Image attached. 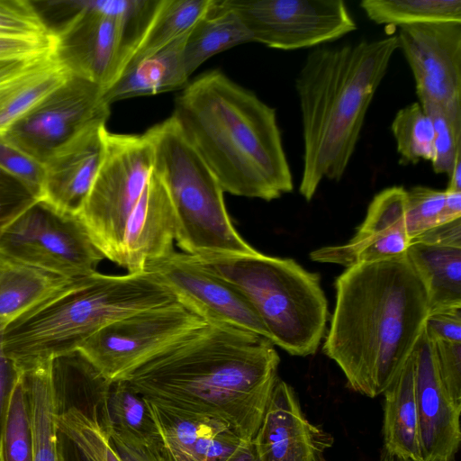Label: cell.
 I'll use <instances>...</instances> for the list:
<instances>
[{
	"mask_svg": "<svg viewBox=\"0 0 461 461\" xmlns=\"http://www.w3.org/2000/svg\"><path fill=\"white\" fill-rule=\"evenodd\" d=\"M279 363L268 339L207 322L123 380L149 401L222 420L252 441L278 379Z\"/></svg>",
	"mask_w": 461,
	"mask_h": 461,
	"instance_id": "obj_1",
	"label": "cell"
},
{
	"mask_svg": "<svg viewBox=\"0 0 461 461\" xmlns=\"http://www.w3.org/2000/svg\"><path fill=\"white\" fill-rule=\"evenodd\" d=\"M322 347L355 392L383 393L410 358L429 315L425 287L406 253L350 267L335 281Z\"/></svg>",
	"mask_w": 461,
	"mask_h": 461,
	"instance_id": "obj_2",
	"label": "cell"
},
{
	"mask_svg": "<svg viewBox=\"0 0 461 461\" xmlns=\"http://www.w3.org/2000/svg\"><path fill=\"white\" fill-rule=\"evenodd\" d=\"M172 116L223 192L271 201L293 191L276 110L222 72L187 84Z\"/></svg>",
	"mask_w": 461,
	"mask_h": 461,
	"instance_id": "obj_3",
	"label": "cell"
},
{
	"mask_svg": "<svg viewBox=\"0 0 461 461\" xmlns=\"http://www.w3.org/2000/svg\"><path fill=\"white\" fill-rule=\"evenodd\" d=\"M397 50V35H389L322 45L307 55L295 78L303 140L299 193L307 202L323 180L339 181L345 174L369 105Z\"/></svg>",
	"mask_w": 461,
	"mask_h": 461,
	"instance_id": "obj_4",
	"label": "cell"
},
{
	"mask_svg": "<svg viewBox=\"0 0 461 461\" xmlns=\"http://www.w3.org/2000/svg\"><path fill=\"white\" fill-rule=\"evenodd\" d=\"M152 273L97 271L67 285L4 327L3 347L16 366L76 351L93 334L125 316L176 302Z\"/></svg>",
	"mask_w": 461,
	"mask_h": 461,
	"instance_id": "obj_5",
	"label": "cell"
},
{
	"mask_svg": "<svg viewBox=\"0 0 461 461\" xmlns=\"http://www.w3.org/2000/svg\"><path fill=\"white\" fill-rule=\"evenodd\" d=\"M194 257L247 297L274 345L298 357L318 350L329 319L319 274L306 270L292 258L258 251L252 255Z\"/></svg>",
	"mask_w": 461,
	"mask_h": 461,
	"instance_id": "obj_6",
	"label": "cell"
},
{
	"mask_svg": "<svg viewBox=\"0 0 461 461\" xmlns=\"http://www.w3.org/2000/svg\"><path fill=\"white\" fill-rule=\"evenodd\" d=\"M153 170L161 178L176 217V240L193 256L258 252L236 230L218 180L171 115L145 132Z\"/></svg>",
	"mask_w": 461,
	"mask_h": 461,
	"instance_id": "obj_7",
	"label": "cell"
},
{
	"mask_svg": "<svg viewBox=\"0 0 461 461\" xmlns=\"http://www.w3.org/2000/svg\"><path fill=\"white\" fill-rule=\"evenodd\" d=\"M66 4L70 11L68 17L51 30L52 57L69 75L105 91L122 75L149 23L154 12L150 14L152 2L96 0Z\"/></svg>",
	"mask_w": 461,
	"mask_h": 461,
	"instance_id": "obj_8",
	"label": "cell"
},
{
	"mask_svg": "<svg viewBox=\"0 0 461 461\" xmlns=\"http://www.w3.org/2000/svg\"><path fill=\"white\" fill-rule=\"evenodd\" d=\"M153 170V148L145 133L106 131L98 172L78 217L95 245L119 265L128 218Z\"/></svg>",
	"mask_w": 461,
	"mask_h": 461,
	"instance_id": "obj_9",
	"label": "cell"
},
{
	"mask_svg": "<svg viewBox=\"0 0 461 461\" xmlns=\"http://www.w3.org/2000/svg\"><path fill=\"white\" fill-rule=\"evenodd\" d=\"M0 254L75 279L96 272L105 258L78 217L38 199L5 230Z\"/></svg>",
	"mask_w": 461,
	"mask_h": 461,
	"instance_id": "obj_10",
	"label": "cell"
},
{
	"mask_svg": "<svg viewBox=\"0 0 461 461\" xmlns=\"http://www.w3.org/2000/svg\"><path fill=\"white\" fill-rule=\"evenodd\" d=\"M206 323L176 301L117 320L89 337L77 350L113 383L123 380Z\"/></svg>",
	"mask_w": 461,
	"mask_h": 461,
	"instance_id": "obj_11",
	"label": "cell"
},
{
	"mask_svg": "<svg viewBox=\"0 0 461 461\" xmlns=\"http://www.w3.org/2000/svg\"><path fill=\"white\" fill-rule=\"evenodd\" d=\"M253 42L293 50L316 48L357 30L342 0H225Z\"/></svg>",
	"mask_w": 461,
	"mask_h": 461,
	"instance_id": "obj_12",
	"label": "cell"
},
{
	"mask_svg": "<svg viewBox=\"0 0 461 461\" xmlns=\"http://www.w3.org/2000/svg\"><path fill=\"white\" fill-rule=\"evenodd\" d=\"M110 106L100 86L69 75L61 86L1 136L44 164L86 127L106 122Z\"/></svg>",
	"mask_w": 461,
	"mask_h": 461,
	"instance_id": "obj_13",
	"label": "cell"
},
{
	"mask_svg": "<svg viewBox=\"0 0 461 461\" xmlns=\"http://www.w3.org/2000/svg\"><path fill=\"white\" fill-rule=\"evenodd\" d=\"M144 270L152 273L179 303L206 322L240 329L270 341L267 330L247 297L194 256L174 249L147 263Z\"/></svg>",
	"mask_w": 461,
	"mask_h": 461,
	"instance_id": "obj_14",
	"label": "cell"
},
{
	"mask_svg": "<svg viewBox=\"0 0 461 461\" xmlns=\"http://www.w3.org/2000/svg\"><path fill=\"white\" fill-rule=\"evenodd\" d=\"M397 38L412 72L420 104L461 108V23L402 26Z\"/></svg>",
	"mask_w": 461,
	"mask_h": 461,
	"instance_id": "obj_15",
	"label": "cell"
},
{
	"mask_svg": "<svg viewBox=\"0 0 461 461\" xmlns=\"http://www.w3.org/2000/svg\"><path fill=\"white\" fill-rule=\"evenodd\" d=\"M411 357L422 460L455 461L461 441V410L441 382L433 341L424 330Z\"/></svg>",
	"mask_w": 461,
	"mask_h": 461,
	"instance_id": "obj_16",
	"label": "cell"
},
{
	"mask_svg": "<svg viewBox=\"0 0 461 461\" xmlns=\"http://www.w3.org/2000/svg\"><path fill=\"white\" fill-rule=\"evenodd\" d=\"M407 190L387 187L375 195L363 222L347 243L310 253L312 261L346 268L402 256L410 245L404 223Z\"/></svg>",
	"mask_w": 461,
	"mask_h": 461,
	"instance_id": "obj_17",
	"label": "cell"
},
{
	"mask_svg": "<svg viewBox=\"0 0 461 461\" xmlns=\"http://www.w3.org/2000/svg\"><path fill=\"white\" fill-rule=\"evenodd\" d=\"M333 441L307 420L293 387L278 377L252 440L259 461H325Z\"/></svg>",
	"mask_w": 461,
	"mask_h": 461,
	"instance_id": "obj_18",
	"label": "cell"
},
{
	"mask_svg": "<svg viewBox=\"0 0 461 461\" xmlns=\"http://www.w3.org/2000/svg\"><path fill=\"white\" fill-rule=\"evenodd\" d=\"M105 124L103 121L89 125L43 164L41 199L61 212L79 214L102 162Z\"/></svg>",
	"mask_w": 461,
	"mask_h": 461,
	"instance_id": "obj_19",
	"label": "cell"
},
{
	"mask_svg": "<svg viewBox=\"0 0 461 461\" xmlns=\"http://www.w3.org/2000/svg\"><path fill=\"white\" fill-rule=\"evenodd\" d=\"M146 400L160 438V461H227L246 441L222 420Z\"/></svg>",
	"mask_w": 461,
	"mask_h": 461,
	"instance_id": "obj_20",
	"label": "cell"
},
{
	"mask_svg": "<svg viewBox=\"0 0 461 461\" xmlns=\"http://www.w3.org/2000/svg\"><path fill=\"white\" fill-rule=\"evenodd\" d=\"M176 217L161 178L152 170L124 230L119 266L128 273L142 272L147 263L174 250Z\"/></svg>",
	"mask_w": 461,
	"mask_h": 461,
	"instance_id": "obj_21",
	"label": "cell"
},
{
	"mask_svg": "<svg viewBox=\"0 0 461 461\" xmlns=\"http://www.w3.org/2000/svg\"><path fill=\"white\" fill-rule=\"evenodd\" d=\"M16 366L27 396L32 461H63L61 434L54 420L60 410V396L53 377L51 360Z\"/></svg>",
	"mask_w": 461,
	"mask_h": 461,
	"instance_id": "obj_22",
	"label": "cell"
},
{
	"mask_svg": "<svg viewBox=\"0 0 461 461\" xmlns=\"http://www.w3.org/2000/svg\"><path fill=\"white\" fill-rule=\"evenodd\" d=\"M188 32L127 68L104 91L105 102L111 105L114 102L131 97L185 88L189 78L184 62Z\"/></svg>",
	"mask_w": 461,
	"mask_h": 461,
	"instance_id": "obj_23",
	"label": "cell"
},
{
	"mask_svg": "<svg viewBox=\"0 0 461 461\" xmlns=\"http://www.w3.org/2000/svg\"><path fill=\"white\" fill-rule=\"evenodd\" d=\"M383 393L384 449L390 454L423 461L411 355Z\"/></svg>",
	"mask_w": 461,
	"mask_h": 461,
	"instance_id": "obj_24",
	"label": "cell"
},
{
	"mask_svg": "<svg viewBox=\"0 0 461 461\" xmlns=\"http://www.w3.org/2000/svg\"><path fill=\"white\" fill-rule=\"evenodd\" d=\"M406 255L425 287L429 313L461 308V248L412 242Z\"/></svg>",
	"mask_w": 461,
	"mask_h": 461,
	"instance_id": "obj_25",
	"label": "cell"
},
{
	"mask_svg": "<svg viewBox=\"0 0 461 461\" xmlns=\"http://www.w3.org/2000/svg\"><path fill=\"white\" fill-rule=\"evenodd\" d=\"M69 74L52 54L39 59L0 86V135L61 86Z\"/></svg>",
	"mask_w": 461,
	"mask_h": 461,
	"instance_id": "obj_26",
	"label": "cell"
},
{
	"mask_svg": "<svg viewBox=\"0 0 461 461\" xmlns=\"http://www.w3.org/2000/svg\"><path fill=\"white\" fill-rule=\"evenodd\" d=\"M72 280L0 254V328Z\"/></svg>",
	"mask_w": 461,
	"mask_h": 461,
	"instance_id": "obj_27",
	"label": "cell"
},
{
	"mask_svg": "<svg viewBox=\"0 0 461 461\" xmlns=\"http://www.w3.org/2000/svg\"><path fill=\"white\" fill-rule=\"evenodd\" d=\"M246 42L253 41L239 15L225 0H213L187 34L184 50L187 75L190 77L213 55Z\"/></svg>",
	"mask_w": 461,
	"mask_h": 461,
	"instance_id": "obj_28",
	"label": "cell"
},
{
	"mask_svg": "<svg viewBox=\"0 0 461 461\" xmlns=\"http://www.w3.org/2000/svg\"><path fill=\"white\" fill-rule=\"evenodd\" d=\"M212 3L213 0H158L123 71L187 33L208 12Z\"/></svg>",
	"mask_w": 461,
	"mask_h": 461,
	"instance_id": "obj_29",
	"label": "cell"
},
{
	"mask_svg": "<svg viewBox=\"0 0 461 461\" xmlns=\"http://www.w3.org/2000/svg\"><path fill=\"white\" fill-rule=\"evenodd\" d=\"M100 425L106 432L158 449L160 438L148 401L124 380L110 384Z\"/></svg>",
	"mask_w": 461,
	"mask_h": 461,
	"instance_id": "obj_30",
	"label": "cell"
},
{
	"mask_svg": "<svg viewBox=\"0 0 461 461\" xmlns=\"http://www.w3.org/2000/svg\"><path fill=\"white\" fill-rule=\"evenodd\" d=\"M360 7L375 23L399 28L429 23H461L460 0H364Z\"/></svg>",
	"mask_w": 461,
	"mask_h": 461,
	"instance_id": "obj_31",
	"label": "cell"
},
{
	"mask_svg": "<svg viewBox=\"0 0 461 461\" xmlns=\"http://www.w3.org/2000/svg\"><path fill=\"white\" fill-rule=\"evenodd\" d=\"M32 436L28 402L18 369L0 429V461H32Z\"/></svg>",
	"mask_w": 461,
	"mask_h": 461,
	"instance_id": "obj_32",
	"label": "cell"
},
{
	"mask_svg": "<svg viewBox=\"0 0 461 461\" xmlns=\"http://www.w3.org/2000/svg\"><path fill=\"white\" fill-rule=\"evenodd\" d=\"M391 131L402 164L432 160L434 127L430 117L419 102L408 104L397 112L392 122Z\"/></svg>",
	"mask_w": 461,
	"mask_h": 461,
	"instance_id": "obj_33",
	"label": "cell"
},
{
	"mask_svg": "<svg viewBox=\"0 0 461 461\" xmlns=\"http://www.w3.org/2000/svg\"><path fill=\"white\" fill-rule=\"evenodd\" d=\"M54 420L59 432L92 461H121L97 416L71 405L59 410Z\"/></svg>",
	"mask_w": 461,
	"mask_h": 461,
	"instance_id": "obj_34",
	"label": "cell"
},
{
	"mask_svg": "<svg viewBox=\"0 0 461 461\" xmlns=\"http://www.w3.org/2000/svg\"><path fill=\"white\" fill-rule=\"evenodd\" d=\"M421 107L434 127V155L430 161L433 171L449 176L461 158V108L445 110L432 104Z\"/></svg>",
	"mask_w": 461,
	"mask_h": 461,
	"instance_id": "obj_35",
	"label": "cell"
},
{
	"mask_svg": "<svg viewBox=\"0 0 461 461\" xmlns=\"http://www.w3.org/2000/svg\"><path fill=\"white\" fill-rule=\"evenodd\" d=\"M445 190L417 185L407 190L404 223L410 241L440 224Z\"/></svg>",
	"mask_w": 461,
	"mask_h": 461,
	"instance_id": "obj_36",
	"label": "cell"
},
{
	"mask_svg": "<svg viewBox=\"0 0 461 461\" xmlns=\"http://www.w3.org/2000/svg\"><path fill=\"white\" fill-rule=\"evenodd\" d=\"M51 33L33 2L0 0V34L49 36Z\"/></svg>",
	"mask_w": 461,
	"mask_h": 461,
	"instance_id": "obj_37",
	"label": "cell"
},
{
	"mask_svg": "<svg viewBox=\"0 0 461 461\" xmlns=\"http://www.w3.org/2000/svg\"><path fill=\"white\" fill-rule=\"evenodd\" d=\"M0 168L25 185L41 199L44 182V166L0 135Z\"/></svg>",
	"mask_w": 461,
	"mask_h": 461,
	"instance_id": "obj_38",
	"label": "cell"
},
{
	"mask_svg": "<svg viewBox=\"0 0 461 461\" xmlns=\"http://www.w3.org/2000/svg\"><path fill=\"white\" fill-rule=\"evenodd\" d=\"M432 341L441 382L454 405L461 410V342Z\"/></svg>",
	"mask_w": 461,
	"mask_h": 461,
	"instance_id": "obj_39",
	"label": "cell"
},
{
	"mask_svg": "<svg viewBox=\"0 0 461 461\" xmlns=\"http://www.w3.org/2000/svg\"><path fill=\"white\" fill-rule=\"evenodd\" d=\"M37 200L25 185L0 168V238L9 224Z\"/></svg>",
	"mask_w": 461,
	"mask_h": 461,
	"instance_id": "obj_40",
	"label": "cell"
},
{
	"mask_svg": "<svg viewBox=\"0 0 461 461\" xmlns=\"http://www.w3.org/2000/svg\"><path fill=\"white\" fill-rule=\"evenodd\" d=\"M52 33L49 36L0 34V62L34 60L52 53Z\"/></svg>",
	"mask_w": 461,
	"mask_h": 461,
	"instance_id": "obj_41",
	"label": "cell"
},
{
	"mask_svg": "<svg viewBox=\"0 0 461 461\" xmlns=\"http://www.w3.org/2000/svg\"><path fill=\"white\" fill-rule=\"evenodd\" d=\"M424 330L432 340L461 342V308L429 313Z\"/></svg>",
	"mask_w": 461,
	"mask_h": 461,
	"instance_id": "obj_42",
	"label": "cell"
},
{
	"mask_svg": "<svg viewBox=\"0 0 461 461\" xmlns=\"http://www.w3.org/2000/svg\"><path fill=\"white\" fill-rule=\"evenodd\" d=\"M110 443L121 461H160L158 447L107 432Z\"/></svg>",
	"mask_w": 461,
	"mask_h": 461,
	"instance_id": "obj_43",
	"label": "cell"
},
{
	"mask_svg": "<svg viewBox=\"0 0 461 461\" xmlns=\"http://www.w3.org/2000/svg\"><path fill=\"white\" fill-rule=\"evenodd\" d=\"M461 248V218L438 224L410 241Z\"/></svg>",
	"mask_w": 461,
	"mask_h": 461,
	"instance_id": "obj_44",
	"label": "cell"
},
{
	"mask_svg": "<svg viewBox=\"0 0 461 461\" xmlns=\"http://www.w3.org/2000/svg\"><path fill=\"white\" fill-rule=\"evenodd\" d=\"M3 330L4 327L0 328V429L6 402L18 375L14 361L5 352Z\"/></svg>",
	"mask_w": 461,
	"mask_h": 461,
	"instance_id": "obj_45",
	"label": "cell"
},
{
	"mask_svg": "<svg viewBox=\"0 0 461 461\" xmlns=\"http://www.w3.org/2000/svg\"><path fill=\"white\" fill-rule=\"evenodd\" d=\"M458 218H461V191L446 189L440 224Z\"/></svg>",
	"mask_w": 461,
	"mask_h": 461,
	"instance_id": "obj_46",
	"label": "cell"
},
{
	"mask_svg": "<svg viewBox=\"0 0 461 461\" xmlns=\"http://www.w3.org/2000/svg\"><path fill=\"white\" fill-rule=\"evenodd\" d=\"M35 60L37 59L0 62V86L14 75L18 74L19 72L26 68L30 64H32Z\"/></svg>",
	"mask_w": 461,
	"mask_h": 461,
	"instance_id": "obj_47",
	"label": "cell"
},
{
	"mask_svg": "<svg viewBox=\"0 0 461 461\" xmlns=\"http://www.w3.org/2000/svg\"><path fill=\"white\" fill-rule=\"evenodd\" d=\"M63 461H92L70 439L61 434Z\"/></svg>",
	"mask_w": 461,
	"mask_h": 461,
	"instance_id": "obj_48",
	"label": "cell"
},
{
	"mask_svg": "<svg viewBox=\"0 0 461 461\" xmlns=\"http://www.w3.org/2000/svg\"><path fill=\"white\" fill-rule=\"evenodd\" d=\"M227 461H259L252 441L243 442Z\"/></svg>",
	"mask_w": 461,
	"mask_h": 461,
	"instance_id": "obj_49",
	"label": "cell"
},
{
	"mask_svg": "<svg viewBox=\"0 0 461 461\" xmlns=\"http://www.w3.org/2000/svg\"><path fill=\"white\" fill-rule=\"evenodd\" d=\"M447 189L461 191V158L455 163Z\"/></svg>",
	"mask_w": 461,
	"mask_h": 461,
	"instance_id": "obj_50",
	"label": "cell"
},
{
	"mask_svg": "<svg viewBox=\"0 0 461 461\" xmlns=\"http://www.w3.org/2000/svg\"><path fill=\"white\" fill-rule=\"evenodd\" d=\"M380 461H418L411 458L402 457L397 455L390 454L384 449L382 452Z\"/></svg>",
	"mask_w": 461,
	"mask_h": 461,
	"instance_id": "obj_51",
	"label": "cell"
}]
</instances>
